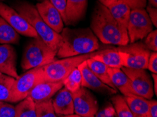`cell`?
Instances as JSON below:
<instances>
[{
  "instance_id": "31",
  "label": "cell",
  "mask_w": 157,
  "mask_h": 117,
  "mask_svg": "<svg viewBox=\"0 0 157 117\" xmlns=\"http://www.w3.org/2000/svg\"><path fill=\"white\" fill-rule=\"evenodd\" d=\"M15 116V106L3 102L0 104V117Z\"/></svg>"
},
{
  "instance_id": "34",
  "label": "cell",
  "mask_w": 157,
  "mask_h": 117,
  "mask_svg": "<svg viewBox=\"0 0 157 117\" xmlns=\"http://www.w3.org/2000/svg\"><path fill=\"white\" fill-rule=\"evenodd\" d=\"M147 69L153 74L157 73V53L151 51L148 60Z\"/></svg>"
},
{
  "instance_id": "14",
  "label": "cell",
  "mask_w": 157,
  "mask_h": 117,
  "mask_svg": "<svg viewBox=\"0 0 157 117\" xmlns=\"http://www.w3.org/2000/svg\"><path fill=\"white\" fill-rule=\"evenodd\" d=\"M0 72L17 79L16 53L11 44L0 45Z\"/></svg>"
},
{
  "instance_id": "2",
  "label": "cell",
  "mask_w": 157,
  "mask_h": 117,
  "mask_svg": "<svg viewBox=\"0 0 157 117\" xmlns=\"http://www.w3.org/2000/svg\"><path fill=\"white\" fill-rule=\"evenodd\" d=\"M60 35L62 40L56 53L59 58L90 53L100 47L98 39L90 28L63 27Z\"/></svg>"
},
{
  "instance_id": "19",
  "label": "cell",
  "mask_w": 157,
  "mask_h": 117,
  "mask_svg": "<svg viewBox=\"0 0 157 117\" xmlns=\"http://www.w3.org/2000/svg\"><path fill=\"white\" fill-rule=\"evenodd\" d=\"M108 72L110 76L111 82L116 89H118L123 96L135 95L128 76L123 72L121 68H109Z\"/></svg>"
},
{
  "instance_id": "24",
  "label": "cell",
  "mask_w": 157,
  "mask_h": 117,
  "mask_svg": "<svg viewBox=\"0 0 157 117\" xmlns=\"http://www.w3.org/2000/svg\"><path fill=\"white\" fill-rule=\"evenodd\" d=\"M14 117H36L35 103L29 97L21 100L15 106Z\"/></svg>"
},
{
  "instance_id": "30",
  "label": "cell",
  "mask_w": 157,
  "mask_h": 117,
  "mask_svg": "<svg viewBox=\"0 0 157 117\" xmlns=\"http://www.w3.org/2000/svg\"><path fill=\"white\" fill-rule=\"evenodd\" d=\"M94 117H118L112 104H106L101 109H99Z\"/></svg>"
},
{
  "instance_id": "20",
  "label": "cell",
  "mask_w": 157,
  "mask_h": 117,
  "mask_svg": "<svg viewBox=\"0 0 157 117\" xmlns=\"http://www.w3.org/2000/svg\"><path fill=\"white\" fill-rule=\"evenodd\" d=\"M124 98L133 117H150L149 100L136 95H126L124 96Z\"/></svg>"
},
{
  "instance_id": "10",
  "label": "cell",
  "mask_w": 157,
  "mask_h": 117,
  "mask_svg": "<svg viewBox=\"0 0 157 117\" xmlns=\"http://www.w3.org/2000/svg\"><path fill=\"white\" fill-rule=\"evenodd\" d=\"M74 114L84 117H94L99 110L98 101L87 88L81 87L72 93Z\"/></svg>"
},
{
  "instance_id": "28",
  "label": "cell",
  "mask_w": 157,
  "mask_h": 117,
  "mask_svg": "<svg viewBox=\"0 0 157 117\" xmlns=\"http://www.w3.org/2000/svg\"><path fill=\"white\" fill-rule=\"evenodd\" d=\"M35 112L36 117H56L52 99L36 102Z\"/></svg>"
},
{
  "instance_id": "7",
  "label": "cell",
  "mask_w": 157,
  "mask_h": 117,
  "mask_svg": "<svg viewBox=\"0 0 157 117\" xmlns=\"http://www.w3.org/2000/svg\"><path fill=\"white\" fill-rule=\"evenodd\" d=\"M121 51L123 67L131 69L147 70L151 51L142 42H137L125 46L116 47Z\"/></svg>"
},
{
  "instance_id": "17",
  "label": "cell",
  "mask_w": 157,
  "mask_h": 117,
  "mask_svg": "<svg viewBox=\"0 0 157 117\" xmlns=\"http://www.w3.org/2000/svg\"><path fill=\"white\" fill-rule=\"evenodd\" d=\"M88 0H67L65 23L67 25H75L84 18Z\"/></svg>"
},
{
  "instance_id": "36",
  "label": "cell",
  "mask_w": 157,
  "mask_h": 117,
  "mask_svg": "<svg viewBox=\"0 0 157 117\" xmlns=\"http://www.w3.org/2000/svg\"><path fill=\"white\" fill-rule=\"evenodd\" d=\"M149 114L150 117H157V101L156 100H149Z\"/></svg>"
},
{
  "instance_id": "29",
  "label": "cell",
  "mask_w": 157,
  "mask_h": 117,
  "mask_svg": "<svg viewBox=\"0 0 157 117\" xmlns=\"http://www.w3.org/2000/svg\"><path fill=\"white\" fill-rule=\"evenodd\" d=\"M143 44L150 51H157V30L151 31L144 39Z\"/></svg>"
},
{
  "instance_id": "18",
  "label": "cell",
  "mask_w": 157,
  "mask_h": 117,
  "mask_svg": "<svg viewBox=\"0 0 157 117\" xmlns=\"http://www.w3.org/2000/svg\"><path fill=\"white\" fill-rule=\"evenodd\" d=\"M91 58L101 62L109 68H121L123 67V61L121 51L114 46L98 50Z\"/></svg>"
},
{
  "instance_id": "1",
  "label": "cell",
  "mask_w": 157,
  "mask_h": 117,
  "mask_svg": "<svg viewBox=\"0 0 157 117\" xmlns=\"http://www.w3.org/2000/svg\"><path fill=\"white\" fill-rule=\"evenodd\" d=\"M90 29L104 44L125 46L129 44L127 29L116 22L108 8L99 2L92 11Z\"/></svg>"
},
{
  "instance_id": "32",
  "label": "cell",
  "mask_w": 157,
  "mask_h": 117,
  "mask_svg": "<svg viewBox=\"0 0 157 117\" xmlns=\"http://www.w3.org/2000/svg\"><path fill=\"white\" fill-rule=\"evenodd\" d=\"M55 8L60 13L63 21L65 22L66 20V2L67 0H49Z\"/></svg>"
},
{
  "instance_id": "25",
  "label": "cell",
  "mask_w": 157,
  "mask_h": 117,
  "mask_svg": "<svg viewBox=\"0 0 157 117\" xmlns=\"http://www.w3.org/2000/svg\"><path fill=\"white\" fill-rule=\"evenodd\" d=\"M15 79L0 72V101L10 102L11 91Z\"/></svg>"
},
{
  "instance_id": "40",
  "label": "cell",
  "mask_w": 157,
  "mask_h": 117,
  "mask_svg": "<svg viewBox=\"0 0 157 117\" xmlns=\"http://www.w3.org/2000/svg\"><path fill=\"white\" fill-rule=\"evenodd\" d=\"M59 117H84V116H81L80 115H78V114H71V115H66V116H60Z\"/></svg>"
},
{
  "instance_id": "27",
  "label": "cell",
  "mask_w": 157,
  "mask_h": 117,
  "mask_svg": "<svg viewBox=\"0 0 157 117\" xmlns=\"http://www.w3.org/2000/svg\"><path fill=\"white\" fill-rule=\"evenodd\" d=\"M63 87L71 93H74L81 88L82 75L78 68L73 70L63 81Z\"/></svg>"
},
{
  "instance_id": "16",
  "label": "cell",
  "mask_w": 157,
  "mask_h": 117,
  "mask_svg": "<svg viewBox=\"0 0 157 117\" xmlns=\"http://www.w3.org/2000/svg\"><path fill=\"white\" fill-rule=\"evenodd\" d=\"M56 94L52 104L56 115L60 116L74 114L72 93L63 87Z\"/></svg>"
},
{
  "instance_id": "39",
  "label": "cell",
  "mask_w": 157,
  "mask_h": 117,
  "mask_svg": "<svg viewBox=\"0 0 157 117\" xmlns=\"http://www.w3.org/2000/svg\"><path fill=\"white\" fill-rule=\"evenodd\" d=\"M148 2H149V6H151L156 8L157 0H148Z\"/></svg>"
},
{
  "instance_id": "26",
  "label": "cell",
  "mask_w": 157,
  "mask_h": 117,
  "mask_svg": "<svg viewBox=\"0 0 157 117\" xmlns=\"http://www.w3.org/2000/svg\"><path fill=\"white\" fill-rule=\"evenodd\" d=\"M111 100L118 117H133L123 95H115L111 97Z\"/></svg>"
},
{
  "instance_id": "15",
  "label": "cell",
  "mask_w": 157,
  "mask_h": 117,
  "mask_svg": "<svg viewBox=\"0 0 157 117\" xmlns=\"http://www.w3.org/2000/svg\"><path fill=\"white\" fill-rule=\"evenodd\" d=\"M63 87V82H44L33 88L28 97L31 98L35 103L51 99L52 97Z\"/></svg>"
},
{
  "instance_id": "38",
  "label": "cell",
  "mask_w": 157,
  "mask_h": 117,
  "mask_svg": "<svg viewBox=\"0 0 157 117\" xmlns=\"http://www.w3.org/2000/svg\"><path fill=\"white\" fill-rule=\"evenodd\" d=\"M151 77L153 79V90H154V93L156 95L157 94V75L156 74H151Z\"/></svg>"
},
{
  "instance_id": "6",
  "label": "cell",
  "mask_w": 157,
  "mask_h": 117,
  "mask_svg": "<svg viewBox=\"0 0 157 117\" xmlns=\"http://www.w3.org/2000/svg\"><path fill=\"white\" fill-rule=\"evenodd\" d=\"M43 67L33 68L15 79L11 88L10 102H18L26 98L35 86L44 82Z\"/></svg>"
},
{
  "instance_id": "8",
  "label": "cell",
  "mask_w": 157,
  "mask_h": 117,
  "mask_svg": "<svg viewBox=\"0 0 157 117\" xmlns=\"http://www.w3.org/2000/svg\"><path fill=\"white\" fill-rule=\"evenodd\" d=\"M153 24L144 9H132L130 11L127 32L129 43H135L144 39L153 31Z\"/></svg>"
},
{
  "instance_id": "13",
  "label": "cell",
  "mask_w": 157,
  "mask_h": 117,
  "mask_svg": "<svg viewBox=\"0 0 157 117\" xmlns=\"http://www.w3.org/2000/svg\"><path fill=\"white\" fill-rule=\"evenodd\" d=\"M82 75V84L81 86L85 88H89L96 92L106 95H115L117 93V90L105 84L90 70L87 64V60L80 64L78 67Z\"/></svg>"
},
{
  "instance_id": "5",
  "label": "cell",
  "mask_w": 157,
  "mask_h": 117,
  "mask_svg": "<svg viewBox=\"0 0 157 117\" xmlns=\"http://www.w3.org/2000/svg\"><path fill=\"white\" fill-rule=\"evenodd\" d=\"M96 51L61 60H56L55 61L43 66L44 82H63L71 71L77 68L82 62L91 58L96 53Z\"/></svg>"
},
{
  "instance_id": "41",
  "label": "cell",
  "mask_w": 157,
  "mask_h": 117,
  "mask_svg": "<svg viewBox=\"0 0 157 117\" xmlns=\"http://www.w3.org/2000/svg\"><path fill=\"white\" fill-rule=\"evenodd\" d=\"M37 1H39V2H42V1H44V0H37Z\"/></svg>"
},
{
  "instance_id": "9",
  "label": "cell",
  "mask_w": 157,
  "mask_h": 117,
  "mask_svg": "<svg viewBox=\"0 0 157 117\" xmlns=\"http://www.w3.org/2000/svg\"><path fill=\"white\" fill-rule=\"evenodd\" d=\"M121 70L129 79L135 95L147 100L152 99L154 94L153 84L151 76L146 70L125 67H122Z\"/></svg>"
},
{
  "instance_id": "33",
  "label": "cell",
  "mask_w": 157,
  "mask_h": 117,
  "mask_svg": "<svg viewBox=\"0 0 157 117\" xmlns=\"http://www.w3.org/2000/svg\"><path fill=\"white\" fill-rule=\"evenodd\" d=\"M122 1L124 2L131 10L137 9H145L147 2V0H122Z\"/></svg>"
},
{
  "instance_id": "37",
  "label": "cell",
  "mask_w": 157,
  "mask_h": 117,
  "mask_svg": "<svg viewBox=\"0 0 157 117\" xmlns=\"http://www.w3.org/2000/svg\"><path fill=\"white\" fill-rule=\"evenodd\" d=\"M118 0H98L99 3H101L103 6H106V8H109V6L113 5Z\"/></svg>"
},
{
  "instance_id": "43",
  "label": "cell",
  "mask_w": 157,
  "mask_h": 117,
  "mask_svg": "<svg viewBox=\"0 0 157 117\" xmlns=\"http://www.w3.org/2000/svg\"><path fill=\"white\" fill-rule=\"evenodd\" d=\"M1 1H2V0H0V2H1Z\"/></svg>"
},
{
  "instance_id": "23",
  "label": "cell",
  "mask_w": 157,
  "mask_h": 117,
  "mask_svg": "<svg viewBox=\"0 0 157 117\" xmlns=\"http://www.w3.org/2000/svg\"><path fill=\"white\" fill-rule=\"evenodd\" d=\"M87 64L88 68L94 75L99 79L101 82L109 86L115 88L113 86L112 82H111L110 76L108 72V67L101 62L95 60L92 58H90L87 60ZM116 89V88H115Z\"/></svg>"
},
{
  "instance_id": "4",
  "label": "cell",
  "mask_w": 157,
  "mask_h": 117,
  "mask_svg": "<svg viewBox=\"0 0 157 117\" xmlns=\"http://www.w3.org/2000/svg\"><path fill=\"white\" fill-rule=\"evenodd\" d=\"M57 52L38 37L28 42L23 51L21 68L23 70L47 65L55 61Z\"/></svg>"
},
{
  "instance_id": "35",
  "label": "cell",
  "mask_w": 157,
  "mask_h": 117,
  "mask_svg": "<svg viewBox=\"0 0 157 117\" xmlns=\"http://www.w3.org/2000/svg\"><path fill=\"white\" fill-rule=\"evenodd\" d=\"M146 8V11L147 14H148L149 18L151 21L153 26L156 27L157 26V9L155 7L151 6H147L145 7Z\"/></svg>"
},
{
  "instance_id": "22",
  "label": "cell",
  "mask_w": 157,
  "mask_h": 117,
  "mask_svg": "<svg viewBox=\"0 0 157 117\" xmlns=\"http://www.w3.org/2000/svg\"><path fill=\"white\" fill-rule=\"evenodd\" d=\"M19 41L18 33L0 16V44H18Z\"/></svg>"
},
{
  "instance_id": "11",
  "label": "cell",
  "mask_w": 157,
  "mask_h": 117,
  "mask_svg": "<svg viewBox=\"0 0 157 117\" xmlns=\"http://www.w3.org/2000/svg\"><path fill=\"white\" fill-rule=\"evenodd\" d=\"M0 16L5 20L16 32L25 37L37 38L38 35L25 19L12 7L0 2Z\"/></svg>"
},
{
  "instance_id": "42",
  "label": "cell",
  "mask_w": 157,
  "mask_h": 117,
  "mask_svg": "<svg viewBox=\"0 0 157 117\" xmlns=\"http://www.w3.org/2000/svg\"><path fill=\"white\" fill-rule=\"evenodd\" d=\"M2 102H1V101H0V104H1V103H2Z\"/></svg>"
},
{
  "instance_id": "12",
  "label": "cell",
  "mask_w": 157,
  "mask_h": 117,
  "mask_svg": "<svg viewBox=\"0 0 157 117\" xmlns=\"http://www.w3.org/2000/svg\"><path fill=\"white\" fill-rule=\"evenodd\" d=\"M37 12L44 23L54 32L61 34L63 29V21L59 11L49 0H44L36 4Z\"/></svg>"
},
{
  "instance_id": "3",
  "label": "cell",
  "mask_w": 157,
  "mask_h": 117,
  "mask_svg": "<svg viewBox=\"0 0 157 117\" xmlns=\"http://www.w3.org/2000/svg\"><path fill=\"white\" fill-rule=\"evenodd\" d=\"M13 9L28 21L45 44L57 52L60 46L61 36L49 27L40 17L35 5L30 2L19 1L13 4Z\"/></svg>"
},
{
  "instance_id": "21",
  "label": "cell",
  "mask_w": 157,
  "mask_h": 117,
  "mask_svg": "<svg viewBox=\"0 0 157 117\" xmlns=\"http://www.w3.org/2000/svg\"><path fill=\"white\" fill-rule=\"evenodd\" d=\"M108 9L116 22L127 29L131 11L130 7L122 0H118L115 4L109 6Z\"/></svg>"
}]
</instances>
